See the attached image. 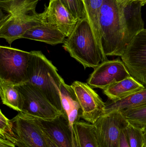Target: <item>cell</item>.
<instances>
[{"instance_id":"cell-21","label":"cell","mask_w":146,"mask_h":147,"mask_svg":"<svg viewBox=\"0 0 146 147\" xmlns=\"http://www.w3.org/2000/svg\"><path fill=\"white\" fill-rule=\"evenodd\" d=\"M88 22L92 29L99 46L102 52L100 41L99 17L104 0H83Z\"/></svg>"},{"instance_id":"cell-13","label":"cell","mask_w":146,"mask_h":147,"mask_svg":"<svg viewBox=\"0 0 146 147\" xmlns=\"http://www.w3.org/2000/svg\"><path fill=\"white\" fill-rule=\"evenodd\" d=\"M44 12L46 22L61 31L66 38L71 34L78 22L60 0H50Z\"/></svg>"},{"instance_id":"cell-2","label":"cell","mask_w":146,"mask_h":147,"mask_svg":"<svg viewBox=\"0 0 146 147\" xmlns=\"http://www.w3.org/2000/svg\"><path fill=\"white\" fill-rule=\"evenodd\" d=\"M28 67V82L37 87L49 102L64 114L60 87L64 82L57 70L41 51H32Z\"/></svg>"},{"instance_id":"cell-4","label":"cell","mask_w":146,"mask_h":147,"mask_svg":"<svg viewBox=\"0 0 146 147\" xmlns=\"http://www.w3.org/2000/svg\"><path fill=\"white\" fill-rule=\"evenodd\" d=\"M31 52L0 47V79L19 85L28 82Z\"/></svg>"},{"instance_id":"cell-23","label":"cell","mask_w":146,"mask_h":147,"mask_svg":"<svg viewBox=\"0 0 146 147\" xmlns=\"http://www.w3.org/2000/svg\"><path fill=\"white\" fill-rule=\"evenodd\" d=\"M128 142L130 147H142L144 145V132L141 128L129 122L125 129Z\"/></svg>"},{"instance_id":"cell-15","label":"cell","mask_w":146,"mask_h":147,"mask_svg":"<svg viewBox=\"0 0 146 147\" xmlns=\"http://www.w3.org/2000/svg\"><path fill=\"white\" fill-rule=\"evenodd\" d=\"M22 38L55 45L64 43L66 37L58 29L46 22L27 30L22 36Z\"/></svg>"},{"instance_id":"cell-7","label":"cell","mask_w":146,"mask_h":147,"mask_svg":"<svg viewBox=\"0 0 146 147\" xmlns=\"http://www.w3.org/2000/svg\"><path fill=\"white\" fill-rule=\"evenodd\" d=\"M121 58L131 76L146 86V29L134 38Z\"/></svg>"},{"instance_id":"cell-12","label":"cell","mask_w":146,"mask_h":147,"mask_svg":"<svg viewBox=\"0 0 146 147\" xmlns=\"http://www.w3.org/2000/svg\"><path fill=\"white\" fill-rule=\"evenodd\" d=\"M34 118L42 130L57 147H73V130L70 129L66 115L62 114L52 120Z\"/></svg>"},{"instance_id":"cell-22","label":"cell","mask_w":146,"mask_h":147,"mask_svg":"<svg viewBox=\"0 0 146 147\" xmlns=\"http://www.w3.org/2000/svg\"><path fill=\"white\" fill-rule=\"evenodd\" d=\"M120 111L129 123L143 129H146V105Z\"/></svg>"},{"instance_id":"cell-14","label":"cell","mask_w":146,"mask_h":147,"mask_svg":"<svg viewBox=\"0 0 146 147\" xmlns=\"http://www.w3.org/2000/svg\"><path fill=\"white\" fill-rule=\"evenodd\" d=\"M60 96L64 114L68 119L71 130L82 117V108L74 90L71 86L63 82L60 87Z\"/></svg>"},{"instance_id":"cell-18","label":"cell","mask_w":146,"mask_h":147,"mask_svg":"<svg viewBox=\"0 0 146 147\" xmlns=\"http://www.w3.org/2000/svg\"><path fill=\"white\" fill-rule=\"evenodd\" d=\"M146 105V86L123 99L105 103V114L114 111L133 109Z\"/></svg>"},{"instance_id":"cell-9","label":"cell","mask_w":146,"mask_h":147,"mask_svg":"<svg viewBox=\"0 0 146 147\" xmlns=\"http://www.w3.org/2000/svg\"><path fill=\"white\" fill-rule=\"evenodd\" d=\"M46 22L44 12L11 16L0 22V38L11 45L14 40L22 38L27 30Z\"/></svg>"},{"instance_id":"cell-31","label":"cell","mask_w":146,"mask_h":147,"mask_svg":"<svg viewBox=\"0 0 146 147\" xmlns=\"http://www.w3.org/2000/svg\"><path fill=\"white\" fill-rule=\"evenodd\" d=\"M137 1L140 2L142 6L146 5V0H136Z\"/></svg>"},{"instance_id":"cell-10","label":"cell","mask_w":146,"mask_h":147,"mask_svg":"<svg viewBox=\"0 0 146 147\" xmlns=\"http://www.w3.org/2000/svg\"><path fill=\"white\" fill-rule=\"evenodd\" d=\"M17 139L27 147H48L43 130L35 118L21 112L12 119Z\"/></svg>"},{"instance_id":"cell-17","label":"cell","mask_w":146,"mask_h":147,"mask_svg":"<svg viewBox=\"0 0 146 147\" xmlns=\"http://www.w3.org/2000/svg\"><path fill=\"white\" fill-rule=\"evenodd\" d=\"M145 87V86L130 76L105 89L103 93L111 101H116L123 99Z\"/></svg>"},{"instance_id":"cell-6","label":"cell","mask_w":146,"mask_h":147,"mask_svg":"<svg viewBox=\"0 0 146 147\" xmlns=\"http://www.w3.org/2000/svg\"><path fill=\"white\" fill-rule=\"evenodd\" d=\"M129 123L120 110L101 116L93 124L99 147H120L121 132Z\"/></svg>"},{"instance_id":"cell-27","label":"cell","mask_w":146,"mask_h":147,"mask_svg":"<svg viewBox=\"0 0 146 147\" xmlns=\"http://www.w3.org/2000/svg\"><path fill=\"white\" fill-rule=\"evenodd\" d=\"M120 147H130L127 139L125 129L122 130L120 135Z\"/></svg>"},{"instance_id":"cell-1","label":"cell","mask_w":146,"mask_h":147,"mask_svg":"<svg viewBox=\"0 0 146 147\" xmlns=\"http://www.w3.org/2000/svg\"><path fill=\"white\" fill-rule=\"evenodd\" d=\"M140 2L124 6L104 0L99 17L101 47L106 56H123L134 38L144 29Z\"/></svg>"},{"instance_id":"cell-33","label":"cell","mask_w":146,"mask_h":147,"mask_svg":"<svg viewBox=\"0 0 146 147\" xmlns=\"http://www.w3.org/2000/svg\"></svg>"},{"instance_id":"cell-29","label":"cell","mask_w":146,"mask_h":147,"mask_svg":"<svg viewBox=\"0 0 146 147\" xmlns=\"http://www.w3.org/2000/svg\"><path fill=\"white\" fill-rule=\"evenodd\" d=\"M73 147H79L78 144V142L77 140L75 138V135L74 133L73 130Z\"/></svg>"},{"instance_id":"cell-5","label":"cell","mask_w":146,"mask_h":147,"mask_svg":"<svg viewBox=\"0 0 146 147\" xmlns=\"http://www.w3.org/2000/svg\"><path fill=\"white\" fill-rule=\"evenodd\" d=\"M15 86L22 96V113L46 120H52L62 115L33 85L27 83Z\"/></svg>"},{"instance_id":"cell-20","label":"cell","mask_w":146,"mask_h":147,"mask_svg":"<svg viewBox=\"0 0 146 147\" xmlns=\"http://www.w3.org/2000/svg\"><path fill=\"white\" fill-rule=\"evenodd\" d=\"M0 96L3 104L18 112H21L22 98L16 86L0 79Z\"/></svg>"},{"instance_id":"cell-25","label":"cell","mask_w":146,"mask_h":147,"mask_svg":"<svg viewBox=\"0 0 146 147\" xmlns=\"http://www.w3.org/2000/svg\"><path fill=\"white\" fill-rule=\"evenodd\" d=\"M16 138L12 120L8 119L0 111V139L13 142Z\"/></svg>"},{"instance_id":"cell-3","label":"cell","mask_w":146,"mask_h":147,"mask_svg":"<svg viewBox=\"0 0 146 147\" xmlns=\"http://www.w3.org/2000/svg\"><path fill=\"white\" fill-rule=\"evenodd\" d=\"M63 44L64 49L85 69H95L100 63L108 60L107 56L99 46L87 19L78 22L75 28Z\"/></svg>"},{"instance_id":"cell-11","label":"cell","mask_w":146,"mask_h":147,"mask_svg":"<svg viewBox=\"0 0 146 147\" xmlns=\"http://www.w3.org/2000/svg\"><path fill=\"white\" fill-rule=\"evenodd\" d=\"M82 108L81 118L93 124L105 114V103L98 94L86 83L75 81L71 85Z\"/></svg>"},{"instance_id":"cell-26","label":"cell","mask_w":146,"mask_h":147,"mask_svg":"<svg viewBox=\"0 0 146 147\" xmlns=\"http://www.w3.org/2000/svg\"><path fill=\"white\" fill-rule=\"evenodd\" d=\"M0 147H27L16 137L14 142L0 139Z\"/></svg>"},{"instance_id":"cell-28","label":"cell","mask_w":146,"mask_h":147,"mask_svg":"<svg viewBox=\"0 0 146 147\" xmlns=\"http://www.w3.org/2000/svg\"><path fill=\"white\" fill-rule=\"evenodd\" d=\"M43 132L44 134L45 137L46 139L48 147H57V146L55 144V143L51 140V139H50L49 137L43 131Z\"/></svg>"},{"instance_id":"cell-8","label":"cell","mask_w":146,"mask_h":147,"mask_svg":"<svg viewBox=\"0 0 146 147\" xmlns=\"http://www.w3.org/2000/svg\"><path fill=\"white\" fill-rule=\"evenodd\" d=\"M131 76L127 68L119 59L102 62L94 69L87 80L92 88L104 90Z\"/></svg>"},{"instance_id":"cell-32","label":"cell","mask_w":146,"mask_h":147,"mask_svg":"<svg viewBox=\"0 0 146 147\" xmlns=\"http://www.w3.org/2000/svg\"><path fill=\"white\" fill-rule=\"evenodd\" d=\"M146 147L145 146V144H144V145H143V147Z\"/></svg>"},{"instance_id":"cell-30","label":"cell","mask_w":146,"mask_h":147,"mask_svg":"<svg viewBox=\"0 0 146 147\" xmlns=\"http://www.w3.org/2000/svg\"><path fill=\"white\" fill-rule=\"evenodd\" d=\"M144 132V144L146 147V129H143Z\"/></svg>"},{"instance_id":"cell-24","label":"cell","mask_w":146,"mask_h":147,"mask_svg":"<svg viewBox=\"0 0 146 147\" xmlns=\"http://www.w3.org/2000/svg\"><path fill=\"white\" fill-rule=\"evenodd\" d=\"M60 1L78 21L87 19L83 0H60Z\"/></svg>"},{"instance_id":"cell-19","label":"cell","mask_w":146,"mask_h":147,"mask_svg":"<svg viewBox=\"0 0 146 147\" xmlns=\"http://www.w3.org/2000/svg\"><path fill=\"white\" fill-rule=\"evenodd\" d=\"M73 130L79 147H99L93 124L79 121Z\"/></svg>"},{"instance_id":"cell-16","label":"cell","mask_w":146,"mask_h":147,"mask_svg":"<svg viewBox=\"0 0 146 147\" xmlns=\"http://www.w3.org/2000/svg\"><path fill=\"white\" fill-rule=\"evenodd\" d=\"M39 0H0V22L11 16L37 13Z\"/></svg>"}]
</instances>
